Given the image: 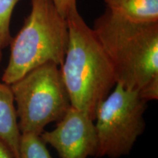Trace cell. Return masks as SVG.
<instances>
[{
	"instance_id": "cell-3",
	"label": "cell",
	"mask_w": 158,
	"mask_h": 158,
	"mask_svg": "<svg viewBox=\"0 0 158 158\" xmlns=\"http://www.w3.org/2000/svg\"><path fill=\"white\" fill-rule=\"evenodd\" d=\"M23 27L10 43V55L2 78L10 85L47 62L61 66L68 43V27L53 0H31Z\"/></svg>"
},
{
	"instance_id": "cell-10",
	"label": "cell",
	"mask_w": 158,
	"mask_h": 158,
	"mask_svg": "<svg viewBox=\"0 0 158 158\" xmlns=\"http://www.w3.org/2000/svg\"><path fill=\"white\" fill-rule=\"evenodd\" d=\"M20 0H0V50L10 43L12 37L10 30L13 12Z\"/></svg>"
},
{
	"instance_id": "cell-6",
	"label": "cell",
	"mask_w": 158,
	"mask_h": 158,
	"mask_svg": "<svg viewBox=\"0 0 158 158\" xmlns=\"http://www.w3.org/2000/svg\"><path fill=\"white\" fill-rule=\"evenodd\" d=\"M51 131H43V141L56 150L60 158L95 157L98 138L94 121L71 106Z\"/></svg>"
},
{
	"instance_id": "cell-13",
	"label": "cell",
	"mask_w": 158,
	"mask_h": 158,
	"mask_svg": "<svg viewBox=\"0 0 158 158\" xmlns=\"http://www.w3.org/2000/svg\"><path fill=\"white\" fill-rule=\"evenodd\" d=\"M2 50H0V62L2 60Z\"/></svg>"
},
{
	"instance_id": "cell-12",
	"label": "cell",
	"mask_w": 158,
	"mask_h": 158,
	"mask_svg": "<svg viewBox=\"0 0 158 158\" xmlns=\"http://www.w3.org/2000/svg\"><path fill=\"white\" fill-rule=\"evenodd\" d=\"M0 158H13L10 151L2 141H0Z\"/></svg>"
},
{
	"instance_id": "cell-1",
	"label": "cell",
	"mask_w": 158,
	"mask_h": 158,
	"mask_svg": "<svg viewBox=\"0 0 158 158\" xmlns=\"http://www.w3.org/2000/svg\"><path fill=\"white\" fill-rule=\"evenodd\" d=\"M93 31L109 59L116 83L138 92L146 101L158 98V21L126 19L108 9Z\"/></svg>"
},
{
	"instance_id": "cell-4",
	"label": "cell",
	"mask_w": 158,
	"mask_h": 158,
	"mask_svg": "<svg viewBox=\"0 0 158 158\" xmlns=\"http://www.w3.org/2000/svg\"><path fill=\"white\" fill-rule=\"evenodd\" d=\"M21 133L40 135L51 122H57L71 107L70 97L59 66L47 62L10 85Z\"/></svg>"
},
{
	"instance_id": "cell-8",
	"label": "cell",
	"mask_w": 158,
	"mask_h": 158,
	"mask_svg": "<svg viewBox=\"0 0 158 158\" xmlns=\"http://www.w3.org/2000/svg\"><path fill=\"white\" fill-rule=\"evenodd\" d=\"M106 9L124 19L140 22L158 21V0H103Z\"/></svg>"
},
{
	"instance_id": "cell-2",
	"label": "cell",
	"mask_w": 158,
	"mask_h": 158,
	"mask_svg": "<svg viewBox=\"0 0 158 158\" xmlns=\"http://www.w3.org/2000/svg\"><path fill=\"white\" fill-rule=\"evenodd\" d=\"M68 43L61 74L71 106L94 121L99 105L116 84L109 59L93 29L73 6L66 17Z\"/></svg>"
},
{
	"instance_id": "cell-11",
	"label": "cell",
	"mask_w": 158,
	"mask_h": 158,
	"mask_svg": "<svg viewBox=\"0 0 158 158\" xmlns=\"http://www.w3.org/2000/svg\"><path fill=\"white\" fill-rule=\"evenodd\" d=\"M57 10L63 17L66 18L69 10L76 5V0H53Z\"/></svg>"
},
{
	"instance_id": "cell-9",
	"label": "cell",
	"mask_w": 158,
	"mask_h": 158,
	"mask_svg": "<svg viewBox=\"0 0 158 158\" xmlns=\"http://www.w3.org/2000/svg\"><path fill=\"white\" fill-rule=\"evenodd\" d=\"M19 158H52L40 135L21 133Z\"/></svg>"
},
{
	"instance_id": "cell-5",
	"label": "cell",
	"mask_w": 158,
	"mask_h": 158,
	"mask_svg": "<svg viewBox=\"0 0 158 158\" xmlns=\"http://www.w3.org/2000/svg\"><path fill=\"white\" fill-rule=\"evenodd\" d=\"M114 88L96 110V157L129 155L145 130L143 114L148 102L137 91L127 89L119 83Z\"/></svg>"
},
{
	"instance_id": "cell-7",
	"label": "cell",
	"mask_w": 158,
	"mask_h": 158,
	"mask_svg": "<svg viewBox=\"0 0 158 158\" xmlns=\"http://www.w3.org/2000/svg\"><path fill=\"white\" fill-rule=\"evenodd\" d=\"M21 135L10 86L0 82V141L7 146L13 158H19Z\"/></svg>"
}]
</instances>
